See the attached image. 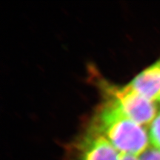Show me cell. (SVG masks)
Listing matches in <instances>:
<instances>
[{
  "instance_id": "obj_1",
  "label": "cell",
  "mask_w": 160,
  "mask_h": 160,
  "mask_svg": "<svg viewBox=\"0 0 160 160\" xmlns=\"http://www.w3.org/2000/svg\"><path fill=\"white\" fill-rule=\"evenodd\" d=\"M122 155L139 157L148 148L149 135L142 125L130 119L114 102L102 106L92 126Z\"/></svg>"
},
{
  "instance_id": "obj_2",
  "label": "cell",
  "mask_w": 160,
  "mask_h": 160,
  "mask_svg": "<svg viewBox=\"0 0 160 160\" xmlns=\"http://www.w3.org/2000/svg\"><path fill=\"white\" fill-rule=\"evenodd\" d=\"M104 89L108 99L113 101L130 119L141 125H148L157 117L155 101L141 95L131 85L117 87L105 84Z\"/></svg>"
},
{
  "instance_id": "obj_3",
  "label": "cell",
  "mask_w": 160,
  "mask_h": 160,
  "mask_svg": "<svg viewBox=\"0 0 160 160\" xmlns=\"http://www.w3.org/2000/svg\"><path fill=\"white\" fill-rule=\"evenodd\" d=\"M72 160H120V153L109 141L91 128L76 146Z\"/></svg>"
},
{
  "instance_id": "obj_4",
  "label": "cell",
  "mask_w": 160,
  "mask_h": 160,
  "mask_svg": "<svg viewBox=\"0 0 160 160\" xmlns=\"http://www.w3.org/2000/svg\"><path fill=\"white\" fill-rule=\"evenodd\" d=\"M141 95L153 100L160 97V59L139 73L129 84Z\"/></svg>"
},
{
  "instance_id": "obj_5",
  "label": "cell",
  "mask_w": 160,
  "mask_h": 160,
  "mask_svg": "<svg viewBox=\"0 0 160 160\" xmlns=\"http://www.w3.org/2000/svg\"><path fill=\"white\" fill-rule=\"evenodd\" d=\"M149 138L153 147L160 150V112L150 126Z\"/></svg>"
},
{
  "instance_id": "obj_6",
  "label": "cell",
  "mask_w": 160,
  "mask_h": 160,
  "mask_svg": "<svg viewBox=\"0 0 160 160\" xmlns=\"http://www.w3.org/2000/svg\"><path fill=\"white\" fill-rule=\"evenodd\" d=\"M138 159L139 160H160V150L154 147H149Z\"/></svg>"
},
{
  "instance_id": "obj_7",
  "label": "cell",
  "mask_w": 160,
  "mask_h": 160,
  "mask_svg": "<svg viewBox=\"0 0 160 160\" xmlns=\"http://www.w3.org/2000/svg\"><path fill=\"white\" fill-rule=\"evenodd\" d=\"M120 160H139L137 157L132 155H122L120 154Z\"/></svg>"
},
{
  "instance_id": "obj_8",
  "label": "cell",
  "mask_w": 160,
  "mask_h": 160,
  "mask_svg": "<svg viewBox=\"0 0 160 160\" xmlns=\"http://www.w3.org/2000/svg\"><path fill=\"white\" fill-rule=\"evenodd\" d=\"M159 100H160V97H159Z\"/></svg>"
}]
</instances>
